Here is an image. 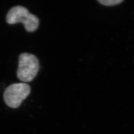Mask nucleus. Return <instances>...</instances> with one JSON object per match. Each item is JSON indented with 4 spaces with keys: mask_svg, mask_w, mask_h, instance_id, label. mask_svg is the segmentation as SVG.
Instances as JSON below:
<instances>
[{
    "mask_svg": "<svg viewBox=\"0 0 134 134\" xmlns=\"http://www.w3.org/2000/svg\"><path fill=\"white\" fill-rule=\"evenodd\" d=\"M39 68V62L36 56L29 53H22L19 57L17 76L23 82H31L36 76Z\"/></svg>",
    "mask_w": 134,
    "mask_h": 134,
    "instance_id": "f03ea898",
    "label": "nucleus"
},
{
    "mask_svg": "<svg viewBox=\"0 0 134 134\" xmlns=\"http://www.w3.org/2000/svg\"><path fill=\"white\" fill-rule=\"evenodd\" d=\"M102 5L107 6H115L122 2V0H102V1H98Z\"/></svg>",
    "mask_w": 134,
    "mask_h": 134,
    "instance_id": "20e7f679",
    "label": "nucleus"
},
{
    "mask_svg": "<svg viewBox=\"0 0 134 134\" xmlns=\"http://www.w3.org/2000/svg\"><path fill=\"white\" fill-rule=\"evenodd\" d=\"M6 21L9 24L22 23L28 32L36 31L39 25L38 18L21 6H16L11 8L6 16Z\"/></svg>",
    "mask_w": 134,
    "mask_h": 134,
    "instance_id": "f257e3e1",
    "label": "nucleus"
},
{
    "mask_svg": "<svg viewBox=\"0 0 134 134\" xmlns=\"http://www.w3.org/2000/svg\"><path fill=\"white\" fill-rule=\"evenodd\" d=\"M31 92V88L25 83L12 84L4 92V100L8 106L11 108L19 107L24 99Z\"/></svg>",
    "mask_w": 134,
    "mask_h": 134,
    "instance_id": "7ed1b4c3",
    "label": "nucleus"
}]
</instances>
